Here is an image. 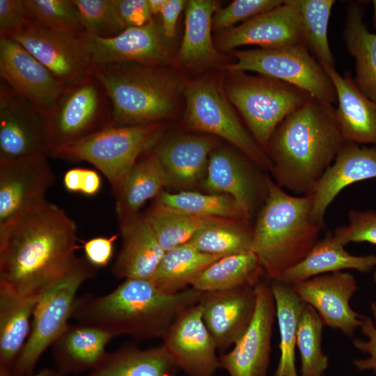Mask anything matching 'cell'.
Returning a JSON list of instances; mask_svg holds the SVG:
<instances>
[{
  "mask_svg": "<svg viewBox=\"0 0 376 376\" xmlns=\"http://www.w3.org/2000/svg\"><path fill=\"white\" fill-rule=\"evenodd\" d=\"M279 331V360L274 376H299L295 365V348L299 318L304 303L291 285L278 280L269 281Z\"/></svg>",
  "mask_w": 376,
  "mask_h": 376,
  "instance_id": "36",
  "label": "cell"
},
{
  "mask_svg": "<svg viewBox=\"0 0 376 376\" xmlns=\"http://www.w3.org/2000/svg\"><path fill=\"white\" fill-rule=\"evenodd\" d=\"M364 14L361 1L349 3L343 38L355 61L354 83L365 95L376 101V33L368 29Z\"/></svg>",
  "mask_w": 376,
  "mask_h": 376,
  "instance_id": "33",
  "label": "cell"
},
{
  "mask_svg": "<svg viewBox=\"0 0 376 376\" xmlns=\"http://www.w3.org/2000/svg\"><path fill=\"white\" fill-rule=\"evenodd\" d=\"M167 186L166 175L159 159L151 149L145 151L114 194L120 229L135 220L146 201L157 198Z\"/></svg>",
  "mask_w": 376,
  "mask_h": 376,
  "instance_id": "27",
  "label": "cell"
},
{
  "mask_svg": "<svg viewBox=\"0 0 376 376\" xmlns=\"http://www.w3.org/2000/svg\"><path fill=\"white\" fill-rule=\"evenodd\" d=\"M231 73L233 77L228 84V99L265 150L279 123L311 96L296 86L265 75Z\"/></svg>",
  "mask_w": 376,
  "mask_h": 376,
  "instance_id": "8",
  "label": "cell"
},
{
  "mask_svg": "<svg viewBox=\"0 0 376 376\" xmlns=\"http://www.w3.org/2000/svg\"><path fill=\"white\" fill-rule=\"evenodd\" d=\"M0 376H14V375L10 368L0 367Z\"/></svg>",
  "mask_w": 376,
  "mask_h": 376,
  "instance_id": "54",
  "label": "cell"
},
{
  "mask_svg": "<svg viewBox=\"0 0 376 376\" xmlns=\"http://www.w3.org/2000/svg\"><path fill=\"white\" fill-rule=\"evenodd\" d=\"M375 256V267L373 269V282L375 285H376V254Z\"/></svg>",
  "mask_w": 376,
  "mask_h": 376,
  "instance_id": "56",
  "label": "cell"
},
{
  "mask_svg": "<svg viewBox=\"0 0 376 376\" xmlns=\"http://www.w3.org/2000/svg\"><path fill=\"white\" fill-rule=\"evenodd\" d=\"M94 65L134 63L164 67L170 61L172 47L161 23L153 19L137 27H127L112 38L81 34Z\"/></svg>",
  "mask_w": 376,
  "mask_h": 376,
  "instance_id": "13",
  "label": "cell"
},
{
  "mask_svg": "<svg viewBox=\"0 0 376 376\" xmlns=\"http://www.w3.org/2000/svg\"><path fill=\"white\" fill-rule=\"evenodd\" d=\"M114 337L93 326L69 323L51 345L55 369L65 376L91 371L104 357L106 346Z\"/></svg>",
  "mask_w": 376,
  "mask_h": 376,
  "instance_id": "26",
  "label": "cell"
},
{
  "mask_svg": "<svg viewBox=\"0 0 376 376\" xmlns=\"http://www.w3.org/2000/svg\"><path fill=\"white\" fill-rule=\"evenodd\" d=\"M299 42L302 40L299 0H285L280 6L223 31L217 39V47L224 51L243 45L268 49Z\"/></svg>",
  "mask_w": 376,
  "mask_h": 376,
  "instance_id": "22",
  "label": "cell"
},
{
  "mask_svg": "<svg viewBox=\"0 0 376 376\" xmlns=\"http://www.w3.org/2000/svg\"><path fill=\"white\" fill-rule=\"evenodd\" d=\"M45 154L0 160V227L46 201L55 181Z\"/></svg>",
  "mask_w": 376,
  "mask_h": 376,
  "instance_id": "17",
  "label": "cell"
},
{
  "mask_svg": "<svg viewBox=\"0 0 376 376\" xmlns=\"http://www.w3.org/2000/svg\"><path fill=\"white\" fill-rule=\"evenodd\" d=\"M221 257L201 252L186 243L166 251L149 280L160 291L176 294L190 288L202 270Z\"/></svg>",
  "mask_w": 376,
  "mask_h": 376,
  "instance_id": "35",
  "label": "cell"
},
{
  "mask_svg": "<svg viewBox=\"0 0 376 376\" xmlns=\"http://www.w3.org/2000/svg\"><path fill=\"white\" fill-rule=\"evenodd\" d=\"M81 34L29 20L20 31L9 38L29 51L66 88L92 75L94 64Z\"/></svg>",
  "mask_w": 376,
  "mask_h": 376,
  "instance_id": "12",
  "label": "cell"
},
{
  "mask_svg": "<svg viewBox=\"0 0 376 376\" xmlns=\"http://www.w3.org/2000/svg\"><path fill=\"white\" fill-rule=\"evenodd\" d=\"M324 327L315 310L304 304L297 334V348L300 358V376H322L329 368V357L322 349Z\"/></svg>",
  "mask_w": 376,
  "mask_h": 376,
  "instance_id": "41",
  "label": "cell"
},
{
  "mask_svg": "<svg viewBox=\"0 0 376 376\" xmlns=\"http://www.w3.org/2000/svg\"><path fill=\"white\" fill-rule=\"evenodd\" d=\"M77 226L47 200L0 227V285L38 297L70 268L76 256Z\"/></svg>",
  "mask_w": 376,
  "mask_h": 376,
  "instance_id": "1",
  "label": "cell"
},
{
  "mask_svg": "<svg viewBox=\"0 0 376 376\" xmlns=\"http://www.w3.org/2000/svg\"><path fill=\"white\" fill-rule=\"evenodd\" d=\"M29 21L77 34L85 32L72 0H22Z\"/></svg>",
  "mask_w": 376,
  "mask_h": 376,
  "instance_id": "42",
  "label": "cell"
},
{
  "mask_svg": "<svg viewBox=\"0 0 376 376\" xmlns=\"http://www.w3.org/2000/svg\"><path fill=\"white\" fill-rule=\"evenodd\" d=\"M249 221L221 218L201 229L187 243L201 252L220 256L251 251L253 227Z\"/></svg>",
  "mask_w": 376,
  "mask_h": 376,
  "instance_id": "37",
  "label": "cell"
},
{
  "mask_svg": "<svg viewBox=\"0 0 376 376\" xmlns=\"http://www.w3.org/2000/svg\"><path fill=\"white\" fill-rule=\"evenodd\" d=\"M201 294L192 288L166 294L149 279H128L102 296L77 297L71 318L115 337L128 335L136 341L162 339L179 315L198 304Z\"/></svg>",
  "mask_w": 376,
  "mask_h": 376,
  "instance_id": "3",
  "label": "cell"
},
{
  "mask_svg": "<svg viewBox=\"0 0 376 376\" xmlns=\"http://www.w3.org/2000/svg\"><path fill=\"white\" fill-rule=\"evenodd\" d=\"M346 143L332 104L311 97L279 123L265 152L274 181L304 196L313 193Z\"/></svg>",
  "mask_w": 376,
  "mask_h": 376,
  "instance_id": "2",
  "label": "cell"
},
{
  "mask_svg": "<svg viewBox=\"0 0 376 376\" xmlns=\"http://www.w3.org/2000/svg\"><path fill=\"white\" fill-rule=\"evenodd\" d=\"M198 304L217 350L224 353L241 338L253 319L256 305L255 287L201 292Z\"/></svg>",
  "mask_w": 376,
  "mask_h": 376,
  "instance_id": "21",
  "label": "cell"
},
{
  "mask_svg": "<svg viewBox=\"0 0 376 376\" xmlns=\"http://www.w3.org/2000/svg\"><path fill=\"white\" fill-rule=\"evenodd\" d=\"M63 184L68 191L93 196L100 191L102 181L97 172L94 170L74 168L65 173Z\"/></svg>",
  "mask_w": 376,
  "mask_h": 376,
  "instance_id": "48",
  "label": "cell"
},
{
  "mask_svg": "<svg viewBox=\"0 0 376 376\" xmlns=\"http://www.w3.org/2000/svg\"><path fill=\"white\" fill-rule=\"evenodd\" d=\"M344 247L334 239L332 233H327L301 261L282 272L275 280L290 285L316 276L345 269L366 273L374 269L375 255L354 256Z\"/></svg>",
  "mask_w": 376,
  "mask_h": 376,
  "instance_id": "29",
  "label": "cell"
},
{
  "mask_svg": "<svg viewBox=\"0 0 376 376\" xmlns=\"http://www.w3.org/2000/svg\"><path fill=\"white\" fill-rule=\"evenodd\" d=\"M118 235L110 237H97L84 244L85 258L94 267H106L113 257L115 242Z\"/></svg>",
  "mask_w": 376,
  "mask_h": 376,
  "instance_id": "50",
  "label": "cell"
},
{
  "mask_svg": "<svg viewBox=\"0 0 376 376\" xmlns=\"http://www.w3.org/2000/svg\"><path fill=\"white\" fill-rule=\"evenodd\" d=\"M216 144L209 136L182 135L159 137L150 149L164 168L168 186L185 191L202 183Z\"/></svg>",
  "mask_w": 376,
  "mask_h": 376,
  "instance_id": "24",
  "label": "cell"
},
{
  "mask_svg": "<svg viewBox=\"0 0 376 376\" xmlns=\"http://www.w3.org/2000/svg\"><path fill=\"white\" fill-rule=\"evenodd\" d=\"M85 32L100 38H112L124 31L115 0H72Z\"/></svg>",
  "mask_w": 376,
  "mask_h": 376,
  "instance_id": "43",
  "label": "cell"
},
{
  "mask_svg": "<svg viewBox=\"0 0 376 376\" xmlns=\"http://www.w3.org/2000/svg\"><path fill=\"white\" fill-rule=\"evenodd\" d=\"M218 3L190 0L185 7V31L177 59L183 66L200 68L214 65L221 56L211 36L212 17Z\"/></svg>",
  "mask_w": 376,
  "mask_h": 376,
  "instance_id": "30",
  "label": "cell"
},
{
  "mask_svg": "<svg viewBox=\"0 0 376 376\" xmlns=\"http://www.w3.org/2000/svg\"><path fill=\"white\" fill-rule=\"evenodd\" d=\"M263 276L264 272L256 256L249 251L220 258L202 270L190 288L200 292H210L255 287Z\"/></svg>",
  "mask_w": 376,
  "mask_h": 376,
  "instance_id": "34",
  "label": "cell"
},
{
  "mask_svg": "<svg viewBox=\"0 0 376 376\" xmlns=\"http://www.w3.org/2000/svg\"><path fill=\"white\" fill-rule=\"evenodd\" d=\"M162 345L187 376H213L220 368L217 347L198 304L187 308L162 338Z\"/></svg>",
  "mask_w": 376,
  "mask_h": 376,
  "instance_id": "19",
  "label": "cell"
},
{
  "mask_svg": "<svg viewBox=\"0 0 376 376\" xmlns=\"http://www.w3.org/2000/svg\"><path fill=\"white\" fill-rule=\"evenodd\" d=\"M323 68L335 88L338 102L335 114L345 140L376 146V101L358 88L350 73L342 76L335 67Z\"/></svg>",
  "mask_w": 376,
  "mask_h": 376,
  "instance_id": "25",
  "label": "cell"
},
{
  "mask_svg": "<svg viewBox=\"0 0 376 376\" xmlns=\"http://www.w3.org/2000/svg\"><path fill=\"white\" fill-rule=\"evenodd\" d=\"M48 154L113 125L112 104L93 75L65 88L46 116Z\"/></svg>",
  "mask_w": 376,
  "mask_h": 376,
  "instance_id": "9",
  "label": "cell"
},
{
  "mask_svg": "<svg viewBox=\"0 0 376 376\" xmlns=\"http://www.w3.org/2000/svg\"><path fill=\"white\" fill-rule=\"evenodd\" d=\"M348 224L333 232L334 239L345 246L350 242H366L376 245V212L373 210L351 209L347 214Z\"/></svg>",
  "mask_w": 376,
  "mask_h": 376,
  "instance_id": "45",
  "label": "cell"
},
{
  "mask_svg": "<svg viewBox=\"0 0 376 376\" xmlns=\"http://www.w3.org/2000/svg\"><path fill=\"white\" fill-rule=\"evenodd\" d=\"M157 204L175 211L200 217L249 220L251 217L230 196L218 194H201L185 190L177 193L162 191Z\"/></svg>",
  "mask_w": 376,
  "mask_h": 376,
  "instance_id": "39",
  "label": "cell"
},
{
  "mask_svg": "<svg viewBox=\"0 0 376 376\" xmlns=\"http://www.w3.org/2000/svg\"><path fill=\"white\" fill-rule=\"evenodd\" d=\"M312 207V194H288L269 177L251 246L269 281L301 261L319 240L323 228L313 219Z\"/></svg>",
  "mask_w": 376,
  "mask_h": 376,
  "instance_id": "4",
  "label": "cell"
},
{
  "mask_svg": "<svg viewBox=\"0 0 376 376\" xmlns=\"http://www.w3.org/2000/svg\"><path fill=\"white\" fill-rule=\"evenodd\" d=\"M40 297L21 296L0 285V367L11 369L24 348Z\"/></svg>",
  "mask_w": 376,
  "mask_h": 376,
  "instance_id": "32",
  "label": "cell"
},
{
  "mask_svg": "<svg viewBox=\"0 0 376 376\" xmlns=\"http://www.w3.org/2000/svg\"><path fill=\"white\" fill-rule=\"evenodd\" d=\"M0 77L45 116L65 89L53 73L24 47L1 36Z\"/></svg>",
  "mask_w": 376,
  "mask_h": 376,
  "instance_id": "18",
  "label": "cell"
},
{
  "mask_svg": "<svg viewBox=\"0 0 376 376\" xmlns=\"http://www.w3.org/2000/svg\"><path fill=\"white\" fill-rule=\"evenodd\" d=\"M334 0H299L301 40L323 67H335L328 42V24Z\"/></svg>",
  "mask_w": 376,
  "mask_h": 376,
  "instance_id": "40",
  "label": "cell"
},
{
  "mask_svg": "<svg viewBox=\"0 0 376 376\" xmlns=\"http://www.w3.org/2000/svg\"><path fill=\"white\" fill-rule=\"evenodd\" d=\"M256 305L253 319L230 351L219 358L228 376H268L276 306L269 282L255 286Z\"/></svg>",
  "mask_w": 376,
  "mask_h": 376,
  "instance_id": "14",
  "label": "cell"
},
{
  "mask_svg": "<svg viewBox=\"0 0 376 376\" xmlns=\"http://www.w3.org/2000/svg\"><path fill=\"white\" fill-rule=\"evenodd\" d=\"M302 302L312 306L324 326L352 336L361 315L350 301L358 289L354 276L343 271L322 274L290 285Z\"/></svg>",
  "mask_w": 376,
  "mask_h": 376,
  "instance_id": "20",
  "label": "cell"
},
{
  "mask_svg": "<svg viewBox=\"0 0 376 376\" xmlns=\"http://www.w3.org/2000/svg\"><path fill=\"white\" fill-rule=\"evenodd\" d=\"M48 151L46 116L1 79L0 160Z\"/></svg>",
  "mask_w": 376,
  "mask_h": 376,
  "instance_id": "16",
  "label": "cell"
},
{
  "mask_svg": "<svg viewBox=\"0 0 376 376\" xmlns=\"http://www.w3.org/2000/svg\"><path fill=\"white\" fill-rule=\"evenodd\" d=\"M122 245L112 267L118 279H150L165 251L143 215L120 229Z\"/></svg>",
  "mask_w": 376,
  "mask_h": 376,
  "instance_id": "28",
  "label": "cell"
},
{
  "mask_svg": "<svg viewBox=\"0 0 376 376\" xmlns=\"http://www.w3.org/2000/svg\"><path fill=\"white\" fill-rule=\"evenodd\" d=\"M370 307L373 318L362 315L359 327L368 340H363L355 338L352 340L355 348L368 354L369 357L366 359H355L353 364L360 370H372L376 373V302L373 301Z\"/></svg>",
  "mask_w": 376,
  "mask_h": 376,
  "instance_id": "46",
  "label": "cell"
},
{
  "mask_svg": "<svg viewBox=\"0 0 376 376\" xmlns=\"http://www.w3.org/2000/svg\"><path fill=\"white\" fill-rule=\"evenodd\" d=\"M187 3V1L184 0H167L160 13L161 24L166 36L170 39L175 36L178 19Z\"/></svg>",
  "mask_w": 376,
  "mask_h": 376,
  "instance_id": "51",
  "label": "cell"
},
{
  "mask_svg": "<svg viewBox=\"0 0 376 376\" xmlns=\"http://www.w3.org/2000/svg\"><path fill=\"white\" fill-rule=\"evenodd\" d=\"M231 72L253 71L296 86L311 97L332 104L337 102L334 86L326 71L302 42L276 48L235 52Z\"/></svg>",
  "mask_w": 376,
  "mask_h": 376,
  "instance_id": "10",
  "label": "cell"
},
{
  "mask_svg": "<svg viewBox=\"0 0 376 376\" xmlns=\"http://www.w3.org/2000/svg\"><path fill=\"white\" fill-rule=\"evenodd\" d=\"M161 131L159 123L111 125L49 156L92 164L104 174L115 194L138 158L160 137Z\"/></svg>",
  "mask_w": 376,
  "mask_h": 376,
  "instance_id": "6",
  "label": "cell"
},
{
  "mask_svg": "<svg viewBox=\"0 0 376 376\" xmlns=\"http://www.w3.org/2000/svg\"><path fill=\"white\" fill-rule=\"evenodd\" d=\"M29 22L22 0H0V36L9 38Z\"/></svg>",
  "mask_w": 376,
  "mask_h": 376,
  "instance_id": "47",
  "label": "cell"
},
{
  "mask_svg": "<svg viewBox=\"0 0 376 376\" xmlns=\"http://www.w3.org/2000/svg\"><path fill=\"white\" fill-rule=\"evenodd\" d=\"M178 371L162 344L142 349L130 343L107 352L85 376H178Z\"/></svg>",
  "mask_w": 376,
  "mask_h": 376,
  "instance_id": "31",
  "label": "cell"
},
{
  "mask_svg": "<svg viewBox=\"0 0 376 376\" xmlns=\"http://www.w3.org/2000/svg\"><path fill=\"white\" fill-rule=\"evenodd\" d=\"M115 3L126 28L141 26L152 19L148 0H115Z\"/></svg>",
  "mask_w": 376,
  "mask_h": 376,
  "instance_id": "49",
  "label": "cell"
},
{
  "mask_svg": "<svg viewBox=\"0 0 376 376\" xmlns=\"http://www.w3.org/2000/svg\"><path fill=\"white\" fill-rule=\"evenodd\" d=\"M247 156L226 148L214 149L209 157L203 189L228 195L251 217L263 205L269 177Z\"/></svg>",
  "mask_w": 376,
  "mask_h": 376,
  "instance_id": "15",
  "label": "cell"
},
{
  "mask_svg": "<svg viewBox=\"0 0 376 376\" xmlns=\"http://www.w3.org/2000/svg\"><path fill=\"white\" fill-rule=\"evenodd\" d=\"M143 217L165 252L189 242L201 229L221 219L181 212L157 203Z\"/></svg>",
  "mask_w": 376,
  "mask_h": 376,
  "instance_id": "38",
  "label": "cell"
},
{
  "mask_svg": "<svg viewBox=\"0 0 376 376\" xmlns=\"http://www.w3.org/2000/svg\"><path fill=\"white\" fill-rule=\"evenodd\" d=\"M167 0H148L152 16L160 14Z\"/></svg>",
  "mask_w": 376,
  "mask_h": 376,
  "instance_id": "52",
  "label": "cell"
},
{
  "mask_svg": "<svg viewBox=\"0 0 376 376\" xmlns=\"http://www.w3.org/2000/svg\"><path fill=\"white\" fill-rule=\"evenodd\" d=\"M112 104L113 125L159 123L173 113L181 80L163 67L134 63L94 65Z\"/></svg>",
  "mask_w": 376,
  "mask_h": 376,
  "instance_id": "5",
  "label": "cell"
},
{
  "mask_svg": "<svg viewBox=\"0 0 376 376\" xmlns=\"http://www.w3.org/2000/svg\"><path fill=\"white\" fill-rule=\"evenodd\" d=\"M95 274V267L85 257H76L66 272L41 295L29 338L11 368L14 376L34 375L42 354L69 324L79 287Z\"/></svg>",
  "mask_w": 376,
  "mask_h": 376,
  "instance_id": "7",
  "label": "cell"
},
{
  "mask_svg": "<svg viewBox=\"0 0 376 376\" xmlns=\"http://www.w3.org/2000/svg\"><path fill=\"white\" fill-rule=\"evenodd\" d=\"M184 95L189 127L224 139L263 170L270 171L265 150L243 126L215 81L203 78L191 81L185 87Z\"/></svg>",
  "mask_w": 376,
  "mask_h": 376,
  "instance_id": "11",
  "label": "cell"
},
{
  "mask_svg": "<svg viewBox=\"0 0 376 376\" xmlns=\"http://www.w3.org/2000/svg\"><path fill=\"white\" fill-rule=\"evenodd\" d=\"M33 376H65L55 368H45L40 370L36 374H34Z\"/></svg>",
  "mask_w": 376,
  "mask_h": 376,
  "instance_id": "53",
  "label": "cell"
},
{
  "mask_svg": "<svg viewBox=\"0 0 376 376\" xmlns=\"http://www.w3.org/2000/svg\"><path fill=\"white\" fill-rule=\"evenodd\" d=\"M371 178H376V146L347 142L312 193L315 221L324 228L325 212L336 196L347 186Z\"/></svg>",
  "mask_w": 376,
  "mask_h": 376,
  "instance_id": "23",
  "label": "cell"
},
{
  "mask_svg": "<svg viewBox=\"0 0 376 376\" xmlns=\"http://www.w3.org/2000/svg\"><path fill=\"white\" fill-rule=\"evenodd\" d=\"M373 4L374 6L373 24L376 29V1H373Z\"/></svg>",
  "mask_w": 376,
  "mask_h": 376,
  "instance_id": "55",
  "label": "cell"
},
{
  "mask_svg": "<svg viewBox=\"0 0 376 376\" xmlns=\"http://www.w3.org/2000/svg\"><path fill=\"white\" fill-rule=\"evenodd\" d=\"M282 0H235L224 8H218L212 17V27L218 31H226L240 22L274 8Z\"/></svg>",
  "mask_w": 376,
  "mask_h": 376,
  "instance_id": "44",
  "label": "cell"
}]
</instances>
